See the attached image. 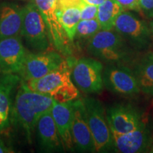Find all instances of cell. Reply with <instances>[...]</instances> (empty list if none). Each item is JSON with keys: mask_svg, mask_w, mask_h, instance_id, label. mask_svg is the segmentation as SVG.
<instances>
[{"mask_svg": "<svg viewBox=\"0 0 153 153\" xmlns=\"http://www.w3.org/2000/svg\"><path fill=\"white\" fill-rule=\"evenodd\" d=\"M13 101L11 124L22 132L30 143L32 133L42 115L51 111L56 101L51 97L30 90L22 80Z\"/></svg>", "mask_w": 153, "mask_h": 153, "instance_id": "obj_1", "label": "cell"}, {"mask_svg": "<svg viewBox=\"0 0 153 153\" xmlns=\"http://www.w3.org/2000/svg\"><path fill=\"white\" fill-rule=\"evenodd\" d=\"M88 53L106 64L133 65L138 52L114 28L99 30L87 42Z\"/></svg>", "mask_w": 153, "mask_h": 153, "instance_id": "obj_2", "label": "cell"}, {"mask_svg": "<svg viewBox=\"0 0 153 153\" xmlns=\"http://www.w3.org/2000/svg\"><path fill=\"white\" fill-rule=\"evenodd\" d=\"M23 82L30 90L51 97L56 102L79 98V89L72 82L71 63L69 60H65L60 67L39 79Z\"/></svg>", "mask_w": 153, "mask_h": 153, "instance_id": "obj_3", "label": "cell"}, {"mask_svg": "<svg viewBox=\"0 0 153 153\" xmlns=\"http://www.w3.org/2000/svg\"><path fill=\"white\" fill-rule=\"evenodd\" d=\"M21 37L24 38L28 51L39 53L51 48L46 25L34 1L24 7Z\"/></svg>", "mask_w": 153, "mask_h": 153, "instance_id": "obj_4", "label": "cell"}, {"mask_svg": "<svg viewBox=\"0 0 153 153\" xmlns=\"http://www.w3.org/2000/svg\"><path fill=\"white\" fill-rule=\"evenodd\" d=\"M114 29L138 53L148 51L152 44L148 23L131 11H123L118 15Z\"/></svg>", "mask_w": 153, "mask_h": 153, "instance_id": "obj_5", "label": "cell"}, {"mask_svg": "<svg viewBox=\"0 0 153 153\" xmlns=\"http://www.w3.org/2000/svg\"><path fill=\"white\" fill-rule=\"evenodd\" d=\"M82 101L94 141L96 152H108L114 151L111 131L104 105L99 99L93 97H86Z\"/></svg>", "mask_w": 153, "mask_h": 153, "instance_id": "obj_6", "label": "cell"}, {"mask_svg": "<svg viewBox=\"0 0 153 153\" xmlns=\"http://www.w3.org/2000/svg\"><path fill=\"white\" fill-rule=\"evenodd\" d=\"M102 62L92 57H82L71 63L72 82L79 90L86 94H99L103 90Z\"/></svg>", "mask_w": 153, "mask_h": 153, "instance_id": "obj_7", "label": "cell"}, {"mask_svg": "<svg viewBox=\"0 0 153 153\" xmlns=\"http://www.w3.org/2000/svg\"><path fill=\"white\" fill-rule=\"evenodd\" d=\"M104 87L115 94L131 97L140 92L133 68L124 64H106L103 70Z\"/></svg>", "mask_w": 153, "mask_h": 153, "instance_id": "obj_8", "label": "cell"}, {"mask_svg": "<svg viewBox=\"0 0 153 153\" xmlns=\"http://www.w3.org/2000/svg\"><path fill=\"white\" fill-rule=\"evenodd\" d=\"M46 25L51 46L64 56L72 55L69 40L57 16V0H33Z\"/></svg>", "mask_w": 153, "mask_h": 153, "instance_id": "obj_9", "label": "cell"}, {"mask_svg": "<svg viewBox=\"0 0 153 153\" xmlns=\"http://www.w3.org/2000/svg\"><path fill=\"white\" fill-rule=\"evenodd\" d=\"M65 60L63 55L57 51L49 49L33 53L28 50L19 75L23 81L39 79L60 67Z\"/></svg>", "mask_w": 153, "mask_h": 153, "instance_id": "obj_10", "label": "cell"}, {"mask_svg": "<svg viewBox=\"0 0 153 153\" xmlns=\"http://www.w3.org/2000/svg\"><path fill=\"white\" fill-rule=\"evenodd\" d=\"M114 152L140 153L148 152L153 146V133L145 122L138 128L123 134L111 133Z\"/></svg>", "mask_w": 153, "mask_h": 153, "instance_id": "obj_11", "label": "cell"}, {"mask_svg": "<svg viewBox=\"0 0 153 153\" xmlns=\"http://www.w3.org/2000/svg\"><path fill=\"white\" fill-rule=\"evenodd\" d=\"M106 113L111 133H128L138 128L144 122L140 111L131 104H114L107 107Z\"/></svg>", "mask_w": 153, "mask_h": 153, "instance_id": "obj_12", "label": "cell"}, {"mask_svg": "<svg viewBox=\"0 0 153 153\" xmlns=\"http://www.w3.org/2000/svg\"><path fill=\"white\" fill-rule=\"evenodd\" d=\"M72 136L74 148L78 152H94L95 144L89 128L85 105L81 99L73 101Z\"/></svg>", "mask_w": 153, "mask_h": 153, "instance_id": "obj_13", "label": "cell"}, {"mask_svg": "<svg viewBox=\"0 0 153 153\" xmlns=\"http://www.w3.org/2000/svg\"><path fill=\"white\" fill-rule=\"evenodd\" d=\"M27 51L22 43L21 36L0 39V72L19 74Z\"/></svg>", "mask_w": 153, "mask_h": 153, "instance_id": "obj_14", "label": "cell"}, {"mask_svg": "<svg viewBox=\"0 0 153 153\" xmlns=\"http://www.w3.org/2000/svg\"><path fill=\"white\" fill-rule=\"evenodd\" d=\"M39 150L43 152H62L65 150L51 111L42 115L36 127Z\"/></svg>", "mask_w": 153, "mask_h": 153, "instance_id": "obj_15", "label": "cell"}, {"mask_svg": "<svg viewBox=\"0 0 153 153\" xmlns=\"http://www.w3.org/2000/svg\"><path fill=\"white\" fill-rule=\"evenodd\" d=\"M21 80L20 76L17 74L0 72V134L7 131L11 126L13 94Z\"/></svg>", "mask_w": 153, "mask_h": 153, "instance_id": "obj_16", "label": "cell"}, {"mask_svg": "<svg viewBox=\"0 0 153 153\" xmlns=\"http://www.w3.org/2000/svg\"><path fill=\"white\" fill-rule=\"evenodd\" d=\"M65 150H74L72 136L73 101L55 102L51 111Z\"/></svg>", "mask_w": 153, "mask_h": 153, "instance_id": "obj_17", "label": "cell"}, {"mask_svg": "<svg viewBox=\"0 0 153 153\" xmlns=\"http://www.w3.org/2000/svg\"><path fill=\"white\" fill-rule=\"evenodd\" d=\"M24 7L15 3L0 4V39L21 36Z\"/></svg>", "mask_w": 153, "mask_h": 153, "instance_id": "obj_18", "label": "cell"}, {"mask_svg": "<svg viewBox=\"0 0 153 153\" xmlns=\"http://www.w3.org/2000/svg\"><path fill=\"white\" fill-rule=\"evenodd\" d=\"M140 92L153 97V53L137 57L132 65Z\"/></svg>", "mask_w": 153, "mask_h": 153, "instance_id": "obj_19", "label": "cell"}, {"mask_svg": "<svg viewBox=\"0 0 153 153\" xmlns=\"http://www.w3.org/2000/svg\"><path fill=\"white\" fill-rule=\"evenodd\" d=\"M124 11L122 6L116 0H105L98 6L97 20L103 30H111L120 13Z\"/></svg>", "mask_w": 153, "mask_h": 153, "instance_id": "obj_20", "label": "cell"}, {"mask_svg": "<svg viewBox=\"0 0 153 153\" xmlns=\"http://www.w3.org/2000/svg\"><path fill=\"white\" fill-rule=\"evenodd\" d=\"M56 12L59 22L68 36L69 40L73 42L76 26L81 20L80 7H70L56 9Z\"/></svg>", "mask_w": 153, "mask_h": 153, "instance_id": "obj_21", "label": "cell"}, {"mask_svg": "<svg viewBox=\"0 0 153 153\" xmlns=\"http://www.w3.org/2000/svg\"><path fill=\"white\" fill-rule=\"evenodd\" d=\"M101 26L97 19L80 20L76 28L74 39L80 42H87L101 30Z\"/></svg>", "mask_w": 153, "mask_h": 153, "instance_id": "obj_22", "label": "cell"}, {"mask_svg": "<svg viewBox=\"0 0 153 153\" xmlns=\"http://www.w3.org/2000/svg\"><path fill=\"white\" fill-rule=\"evenodd\" d=\"M98 6L87 4L82 2L80 7V18L81 20H90L97 19Z\"/></svg>", "mask_w": 153, "mask_h": 153, "instance_id": "obj_23", "label": "cell"}, {"mask_svg": "<svg viewBox=\"0 0 153 153\" xmlns=\"http://www.w3.org/2000/svg\"><path fill=\"white\" fill-rule=\"evenodd\" d=\"M139 6L140 11L148 18L153 16V0H139Z\"/></svg>", "mask_w": 153, "mask_h": 153, "instance_id": "obj_24", "label": "cell"}, {"mask_svg": "<svg viewBox=\"0 0 153 153\" xmlns=\"http://www.w3.org/2000/svg\"><path fill=\"white\" fill-rule=\"evenodd\" d=\"M122 6L124 11H140L139 6V0H116Z\"/></svg>", "mask_w": 153, "mask_h": 153, "instance_id": "obj_25", "label": "cell"}, {"mask_svg": "<svg viewBox=\"0 0 153 153\" xmlns=\"http://www.w3.org/2000/svg\"><path fill=\"white\" fill-rule=\"evenodd\" d=\"M82 0H57L56 9H61L70 7H81Z\"/></svg>", "mask_w": 153, "mask_h": 153, "instance_id": "obj_26", "label": "cell"}, {"mask_svg": "<svg viewBox=\"0 0 153 153\" xmlns=\"http://www.w3.org/2000/svg\"><path fill=\"white\" fill-rule=\"evenodd\" d=\"M14 152L11 149H10L9 147H7L5 145V143L0 139V153H10Z\"/></svg>", "mask_w": 153, "mask_h": 153, "instance_id": "obj_27", "label": "cell"}, {"mask_svg": "<svg viewBox=\"0 0 153 153\" xmlns=\"http://www.w3.org/2000/svg\"><path fill=\"white\" fill-rule=\"evenodd\" d=\"M82 2L87 4L99 6L101 4H102L105 0H82Z\"/></svg>", "mask_w": 153, "mask_h": 153, "instance_id": "obj_28", "label": "cell"}, {"mask_svg": "<svg viewBox=\"0 0 153 153\" xmlns=\"http://www.w3.org/2000/svg\"><path fill=\"white\" fill-rule=\"evenodd\" d=\"M148 24H149V27H150V32H151V34H152V37L153 39V16L152 18H150V21L149 22Z\"/></svg>", "mask_w": 153, "mask_h": 153, "instance_id": "obj_29", "label": "cell"}, {"mask_svg": "<svg viewBox=\"0 0 153 153\" xmlns=\"http://www.w3.org/2000/svg\"><path fill=\"white\" fill-rule=\"evenodd\" d=\"M21 1H33V0H21Z\"/></svg>", "mask_w": 153, "mask_h": 153, "instance_id": "obj_30", "label": "cell"}, {"mask_svg": "<svg viewBox=\"0 0 153 153\" xmlns=\"http://www.w3.org/2000/svg\"><path fill=\"white\" fill-rule=\"evenodd\" d=\"M152 53H153V51H152Z\"/></svg>", "mask_w": 153, "mask_h": 153, "instance_id": "obj_31", "label": "cell"}]
</instances>
